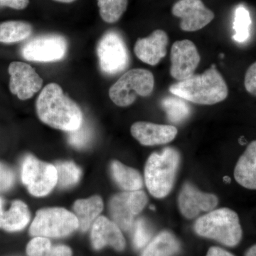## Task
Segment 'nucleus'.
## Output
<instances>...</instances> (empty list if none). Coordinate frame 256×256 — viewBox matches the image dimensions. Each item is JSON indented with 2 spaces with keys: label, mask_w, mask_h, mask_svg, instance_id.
<instances>
[{
  "label": "nucleus",
  "mask_w": 256,
  "mask_h": 256,
  "mask_svg": "<svg viewBox=\"0 0 256 256\" xmlns=\"http://www.w3.org/2000/svg\"><path fill=\"white\" fill-rule=\"evenodd\" d=\"M111 174L116 184L127 192L138 191L142 188V176L138 170L114 161L111 163Z\"/></svg>",
  "instance_id": "obj_21"
},
{
  "label": "nucleus",
  "mask_w": 256,
  "mask_h": 256,
  "mask_svg": "<svg viewBox=\"0 0 256 256\" xmlns=\"http://www.w3.org/2000/svg\"><path fill=\"white\" fill-rule=\"evenodd\" d=\"M180 162V153L173 148H164L149 156L144 168V180L153 196L162 198L169 194L174 184Z\"/></svg>",
  "instance_id": "obj_3"
},
{
  "label": "nucleus",
  "mask_w": 256,
  "mask_h": 256,
  "mask_svg": "<svg viewBox=\"0 0 256 256\" xmlns=\"http://www.w3.org/2000/svg\"><path fill=\"white\" fill-rule=\"evenodd\" d=\"M14 175L8 166L0 163V192L6 191L13 186Z\"/></svg>",
  "instance_id": "obj_31"
},
{
  "label": "nucleus",
  "mask_w": 256,
  "mask_h": 256,
  "mask_svg": "<svg viewBox=\"0 0 256 256\" xmlns=\"http://www.w3.org/2000/svg\"><path fill=\"white\" fill-rule=\"evenodd\" d=\"M92 138V129L90 124L82 122L80 127L68 132V141L70 146L77 149L86 148Z\"/></svg>",
  "instance_id": "obj_29"
},
{
  "label": "nucleus",
  "mask_w": 256,
  "mask_h": 256,
  "mask_svg": "<svg viewBox=\"0 0 256 256\" xmlns=\"http://www.w3.org/2000/svg\"><path fill=\"white\" fill-rule=\"evenodd\" d=\"M151 238L150 229L142 218H140L134 224L133 233V244L136 248L141 249L149 244Z\"/></svg>",
  "instance_id": "obj_30"
},
{
  "label": "nucleus",
  "mask_w": 256,
  "mask_h": 256,
  "mask_svg": "<svg viewBox=\"0 0 256 256\" xmlns=\"http://www.w3.org/2000/svg\"><path fill=\"white\" fill-rule=\"evenodd\" d=\"M146 203L148 197L141 190L114 195L109 206L112 220L122 230H130L134 224V217L142 212Z\"/></svg>",
  "instance_id": "obj_9"
},
{
  "label": "nucleus",
  "mask_w": 256,
  "mask_h": 256,
  "mask_svg": "<svg viewBox=\"0 0 256 256\" xmlns=\"http://www.w3.org/2000/svg\"><path fill=\"white\" fill-rule=\"evenodd\" d=\"M180 250V242L172 234L162 232L146 246L141 256H172Z\"/></svg>",
  "instance_id": "obj_22"
},
{
  "label": "nucleus",
  "mask_w": 256,
  "mask_h": 256,
  "mask_svg": "<svg viewBox=\"0 0 256 256\" xmlns=\"http://www.w3.org/2000/svg\"><path fill=\"white\" fill-rule=\"evenodd\" d=\"M28 256H72V250L66 246H52L46 237L36 236L26 247Z\"/></svg>",
  "instance_id": "obj_23"
},
{
  "label": "nucleus",
  "mask_w": 256,
  "mask_h": 256,
  "mask_svg": "<svg viewBox=\"0 0 256 256\" xmlns=\"http://www.w3.org/2000/svg\"><path fill=\"white\" fill-rule=\"evenodd\" d=\"M133 137L144 146H159L172 142L178 134V129L173 126L137 122L131 127Z\"/></svg>",
  "instance_id": "obj_16"
},
{
  "label": "nucleus",
  "mask_w": 256,
  "mask_h": 256,
  "mask_svg": "<svg viewBox=\"0 0 256 256\" xmlns=\"http://www.w3.org/2000/svg\"><path fill=\"white\" fill-rule=\"evenodd\" d=\"M74 212L78 218L79 228L87 230L104 208V202L98 196L78 200L74 204Z\"/></svg>",
  "instance_id": "obj_20"
},
{
  "label": "nucleus",
  "mask_w": 256,
  "mask_h": 256,
  "mask_svg": "<svg viewBox=\"0 0 256 256\" xmlns=\"http://www.w3.org/2000/svg\"><path fill=\"white\" fill-rule=\"evenodd\" d=\"M30 24L21 21H8L0 24V42L11 44L23 41L31 35Z\"/></svg>",
  "instance_id": "obj_24"
},
{
  "label": "nucleus",
  "mask_w": 256,
  "mask_h": 256,
  "mask_svg": "<svg viewBox=\"0 0 256 256\" xmlns=\"http://www.w3.org/2000/svg\"><path fill=\"white\" fill-rule=\"evenodd\" d=\"M206 256H234L227 250L220 247H212L207 252Z\"/></svg>",
  "instance_id": "obj_34"
},
{
  "label": "nucleus",
  "mask_w": 256,
  "mask_h": 256,
  "mask_svg": "<svg viewBox=\"0 0 256 256\" xmlns=\"http://www.w3.org/2000/svg\"><path fill=\"white\" fill-rule=\"evenodd\" d=\"M252 25L249 12L244 6H238L235 12L234 30L235 34L233 38L236 42L242 43L247 41L250 36V28Z\"/></svg>",
  "instance_id": "obj_27"
},
{
  "label": "nucleus",
  "mask_w": 256,
  "mask_h": 256,
  "mask_svg": "<svg viewBox=\"0 0 256 256\" xmlns=\"http://www.w3.org/2000/svg\"><path fill=\"white\" fill-rule=\"evenodd\" d=\"M234 178L244 188L256 190V140L248 144L239 158L234 170Z\"/></svg>",
  "instance_id": "obj_19"
},
{
  "label": "nucleus",
  "mask_w": 256,
  "mask_h": 256,
  "mask_svg": "<svg viewBox=\"0 0 256 256\" xmlns=\"http://www.w3.org/2000/svg\"><path fill=\"white\" fill-rule=\"evenodd\" d=\"M22 180L35 196L50 194L57 184V170L53 164L43 162L32 156H26L22 166Z\"/></svg>",
  "instance_id": "obj_8"
},
{
  "label": "nucleus",
  "mask_w": 256,
  "mask_h": 256,
  "mask_svg": "<svg viewBox=\"0 0 256 256\" xmlns=\"http://www.w3.org/2000/svg\"><path fill=\"white\" fill-rule=\"evenodd\" d=\"M195 232L200 236L213 239L226 246L238 245L242 238V228L238 216L228 208L208 212L196 220Z\"/></svg>",
  "instance_id": "obj_4"
},
{
  "label": "nucleus",
  "mask_w": 256,
  "mask_h": 256,
  "mask_svg": "<svg viewBox=\"0 0 256 256\" xmlns=\"http://www.w3.org/2000/svg\"><path fill=\"white\" fill-rule=\"evenodd\" d=\"M169 43L168 34L156 30L146 38H139L136 42L134 52L140 60L150 66H156L166 54Z\"/></svg>",
  "instance_id": "obj_15"
},
{
  "label": "nucleus",
  "mask_w": 256,
  "mask_h": 256,
  "mask_svg": "<svg viewBox=\"0 0 256 256\" xmlns=\"http://www.w3.org/2000/svg\"><path fill=\"white\" fill-rule=\"evenodd\" d=\"M67 50V42L60 35H42L32 38L22 48L24 58L31 62H53L62 60Z\"/></svg>",
  "instance_id": "obj_10"
},
{
  "label": "nucleus",
  "mask_w": 256,
  "mask_h": 256,
  "mask_svg": "<svg viewBox=\"0 0 256 256\" xmlns=\"http://www.w3.org/2000/svg\"><path fill=\"white\" fill-rule=\"evenodd\" d=\"M36 112L42 122L66 132L78 129L84 122L79 106L54 82L44 88L38 96Z\"/></svg>",
  "instance_id": "obj_1"
},
{
  "label": "nucleus",
  "mask_w": 256,
  "mask_h": 256,
  "mask_svg": "<svg viewBox=\"0 0 256 256\" xmlns=\"http://www.w3.org/2000/svg\"><path fill=\"white\" fill-rule=\"evenodd\" d=\"M172 13L181 18L180 28L184 32L202 30L212 22L215 16L202 0H180L173 5Z\"/></svg>",
  "instance_id": "obj_12"
},
{
  "label": "nucleus",
  "mask_w": 256,
  "mask_h": 256,
  "mask_svg": "<svg viewBox=\"0 0 256 256\" xmlns=\"http://www.w3.org/2000/svg\"><path fill=\"white\" fill-rule=\"evenodd\" d=\"M170 92L188 102L198 105H214L222 102L228 95L226 82L214 64L200 75L173 84Z\"/></svg>",
  "instance_id": "obj_2"
},
{
  "label": "nucleus",
  "mask_w": 256,
  "mask_h": 256,
  "mask_svg": "<svg viewBox=\"0 0 256 256\" xmlns=\"http://www.w3.org/2000/svg\"><path fill=\"white\" fill-rule=\"evenodd\" d=\"M30 220V210L26 204L16 200L6 210L4 202L0 198V228L10 232H18L24 228Z\"/></svg>",
  "instance_id": "obj_18"
},
{
  "label": "nucleus",
  "mask_w": 256,
  "mask_h": 256,
  "mask_svg": "<svg viewBox=\"0 0 256 256\" xmlns=\"http://www.w3.org/2000/svg\"><path fill=\"white\" fill-rule=\"evenodd\" d=\"M246 256H256V245L252 246L247 250Z\"/></svg>",
  "instance_id": "obj_35"
},
{
  "label": "nucleus",
  "mask_w": 256,
  "mask_h": 256,
  "mask_svg": "<svg viewBox=\"0 0 256 256\" xmlns=\"http://www.w3.org/2000/svg\"><path fill=\"white\" fill-rule=\"evenodd\" d=\"M30 0H0V6H8L14 10H24L28 6Z\"/></svg>",
  "instance_id": "obj_33"
},
{
  "label": "nucleus",
  "mask_w": 256,
  "mask_h": 256,
  "mask_svg": "<svg viewBox=\"0 0 256 256\" xmlns=\"http://www.w3.org/2000/svg\"><path fill=\"white\" fill-rule=\"evenodd\" d=\"M154 87V78L152 72L146 69H131L110 87L109 96L116 105L127 107L134 102L138 96H150Z\"/></svg>",
  "instance_id": "obj_5"
},
{
  "label": "nucleus",
  "mask_w": 256,
  "mask_h": 256,
  "mask_svg": "<svg viewBox=\"0 0 256 256\" xmlns=\"http://www.w3.org/2000/svg\"><path fill=\"white\" fill-rule=\"evenodd\" d=\"M244 86L248 92L256 96V62L248 68L244 79Z\"/></svg>",
  "instance_id": "obj_32"
},
{
  "label": "nucleus",
  "mask_w": 256,
  "mask_h": 256,
  "mask_svg": "<svg viewBox=\"0 0 256 256\" xmlns=\"http://www.w3.org/2000/svg\"><path fill=\"white\" fill-rule=\"evenodd\" d=\"M92 242L96 250L109 246L121 252L126 247V240L118 226L105 216L98 217L92 224Z\"/></svg>",
  "instance_id": "obj_17"
},
{
  "label": "nucleus",
  "mask_w": 256,
  "mask_h": 256,
  "mask_svg": "<svg viewBox=\"0 0 256 256\" xmlns=\"http://www.w3.org/2000/svg\"><path fill=\"white\" fill-rule=\"evenodd\" d=\"M97 54L101 70L108 75H116L127 68L129 52L124 38L118 32H106L98 44Z\"/></svg>",
  "instance_id": "obj_7"
},
{
  "label": "nucleus",
  "mask_w": 256,
  "mask_h": 256,
  "mask_svg": "<svg viewBox=\"0 0 256 256\" xmlns=\"http://www.w3.org/2000/svg\"><path fill=\"white\" fill-rule=\"evenodd\" d=\"M200 60L201 57L193 42L188 40L175 42L170 54V75L180 82L190 78L194 74Z\"/></svg>",
  "instance_id": "obj_11"
},
{
  "label": "nucleus",
  "mask_w": 256,
  "mask_h": 256,
  "mask_svg": "<svg viewBox=\"0 0 256 256\" xmlns=\"http://www.w3.org/2000/svg\"><path fill=\"white\" fill-rule=\"evenodd\" d=\"M10 90L22 100L31 98L40 90L43 79L31 66L24 62H14L10 64Z\"/></svg>",
  "instance_id": "obj_13"
},
{
  "label": "nucleus",
  "mask_w": 256,
  "mask_h": 256,
  "mask_svg": "<svg viewBox=\"0 0 256 256\" xmlns=\"http://www.w3.org/2000/svg\"><path fill=\"white\" fill-rule=\"evenodd\" d=\"M79 228L76 216L62 208L38 210L32 222L30 233L33 236L60 238L66 236Z\"/></svg>",
  "instance_id": "obj_6"
},
{
  "label": "nucleus",
  "mask_w": 256,
  "mask_h": 256,
  "mask_svg": "<svg viewBox=\"0 0 256 256\" xmlns=\"http://www.w3.org/2000/svg\"><path fill=\"white\" fill-rule=\"evenodd\" d=\"M128 0H98L101 18L107 23H116L126 11Z\"/></svg>",
  "instance_id": "obj_26"
},
{
  "label": "nucleus",
  "mask_w": 256,
  "mask_h": 256,
  "mask_svg": "<svg viewBox=\"0 0 256 256\" xmlns=\"http://www.w3.org/2000/svg\"><path fill=\"white\" fill-rule=\"evenodd\" d=\"M55 1L60 2L70 3L76 1V0H55Z\"/></svg>",
  "instance_id": "obj_36"
},
{
  "label": "nucleus",
  "mask_w": 256,
  "mask_h": 256,
  "mask_svg": "<svg viewBox=\"0 0 256 256\" xmlns=\"http://www.w3.org/2000/svg\"><path fill=\"white\" fill-rule=\"evenodd\" d=\"M218 202V198L214 194L200 191L190 183L184 184L178 197L180 212L188 220L196 218L203 212H212Z\"/></svg>",
  "instance_id": "obj_14"
},
{
  "label": "nucleus",
  "mask_w": 256,
  "mask_h": 256,
  "mask_svg": "<svg viewBox=\"0 0 256 256\" xmlns=\"http://www.w3.org/2000/svg\"><path fill=\"white\" fill-rule=\"evenodd\" d=\"M57 170V184L62 188H68L78 183L80 176V170L72 162L58 163L56 166Z\"/></svg>",
  "instance_id": "obj_28"
},
{
  "label": "nucleus",
  "mask_w": 256,
  "mask_h": 256,
  "mask_svg": "<svg viewBox=\"0 0 256 256\" xmlns=\"http://www.w3.org/2000/svg\"><path fill=\"white\" fill-rule=\"evenodd\" d=\"M161 106L168 118L172 124H181L191 114L190 106L186 100L178 96H169L161 101Z\"/></svg>",
  "instance_id": "obj_25"
}]
</instances>
